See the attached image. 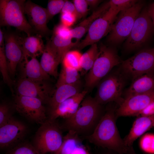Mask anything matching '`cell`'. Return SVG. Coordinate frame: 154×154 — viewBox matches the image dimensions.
I'll return each instance as SVG.
<instances>
[{"instance_id":"obj_1","label":"cell","mask_w":154,"mask_h":154,"mask_svg":"<svg viewBox=\"0 0 154 154\" xmlns=\"http://www.w3.org/2000/svg\"><path fill=\"white\" fill-rule=\"evenodd\" d=\"M116 109L114 107H108L93 132L86 137L97 145L123 154L128 151L116 125Z\"/></svg>"},{"instance_id":"obj_2","label":"cell","mask_w":154,"mask_h":154,"mask_svg":"<svg viewBox=\"0 0 154 154\" xmlns=\"http://www.w3.org/2000/svg\"><path fill=\"white\" fill-rule=\"evenodd\" d=\"M75 113L65 119L62 129L74 131L86 137L93 132L103 114L101 105L94 98L85 97Z\"/></svg>"},{"instance_id":"obj_3","label":"cell","mask_w":154,"mask_h":154,"mask_svg":"<svg viewBox=\"0 0 154 154\" xmlns=\"http://www.w3.org/2000/svg\"><path fill=\"white\" fill-rule=\"evenodd\" d=\"M122 61L114 46L101 44L93 65L86 76V88L90 90L94 88L114 67L121 64Z\"/></svg>"},{"instance_id":"obj_4","label":"cell","mask_w":154,"mask_h":154,"mask_svg":"<svg viewBox=\"0 0 154 154\" xmlns=\"http://www.w3.org/2000/svg\"><path fill=\"white\" fill-rule=\"evenodd\" d=\"M25 0H0V26L12 27L25 32L27 36L36 34L27 19L24 7Z\"/></svg>"},{"instance_id":"obj_5","label":"cell","mask_w":154,"mask_h":154,"mask_svg":"<svg viewBox=\"0 0 154 154\" xmlns=\"http://www.w3.org/2000/svg\"><path fill=\"white\" fill-rule=\"evenodd\" d=\"M144 4L143 1H139L131 7L119 13L107 37V42L111 46L118 45L127 38Z\"/></svg>"},{"instance_id":"obj_6","label":"cell","mask_w":154,"mask_h":154,"mask_svg":"<svg viewBox=\"0 0 154 154\" xmlns=\"http://www.w3.org/2000/svg\"><path fill=\"white\" fill-rule=\"evenodd\" d=\"M62 129L56 120L48 118L36 132L32 144L40 154L56 151L63 142Z\"/></svg>"},{"instance_id":"obj_7","label":"cell","mask_w":154,"mask_h":154,"mask_svg":"<svg viewBox=\"0 0 154 154\" xmlns=\"http://www.w3.org/2000/svg\"><path fill=\"white\" fill-rule=\"evenodd\" d=\"M125 84V79L121 72L118 70L110 72L98 84L94 98L101 105L113 102L120 104L124 99L121 96Z\"/></svg>"},{"instance_id":"obj_8","label":"cell","mask_w":154,"mask_h":154,"mask_svg":"<svg viewBox=\"0 0 154 154\" xmlns=\"http://www.w3.org/2000/svg\"><path fill=\"white\" fill-rule=\"evenodd\" d=\"M153 31V23L147 8L143 9L135 22L130 35L124 43V50L131 52L141 48L150 38Z\"/></svg>"},{"instance_id":"obj_9","label":"cell","mask_w":154,"mask_h":154,"mask_svg":"<svg viewBox=\"0 0 154 154\" xmlns=\"http://www.w3.org/2000/svg\"><path fill=\"white\" fill-rule=\"evenodd\" d=\"M121 70L133 80L142 75L154 74V47L141 50L122 61Z\"/></svg>"},{"instance_id":"obj_10","label":"cell","mask_w":154,"mask_h":154,"mask_svg":"<svg viewBox=\"0 0 154 154\" xmlns=\"http://www.w3.org/2000/svg\"><path fill=\"white\" fill-rule=\"evenodd\" d=\"M120 12L115 7L110 5L109 9L91 24L85 37L79 42L76 48L82 50L88 46L96 43L110 32Z\"/></svg>"},{"instance_id":"obj_11","label":"cell","mask_w":154,"mask_h":154,"mask_svg":"<svg viewBox=\"0 0 154 154\" xmlns=\"http://www.w3.org/2000/svg\"><path fill=\"white\" fill-rule=\"evenodd\" d=\"M43 104L38 98L16 95L14 106L20 115L27 120L41 125L48 119L47 110Z\"/></svg>"},{"instance_id":"obj_12","label":"cell","mask_w":154,"mask_h":154,"mask_svg":"<svg viewBox=\"0 0 154 154\" xmlns=\"http://www.w3.org/2000/svg\"><path fill=\"white\" fill-rule=\"evenodd\" d=\"M48 81H35L20 78L16 87V95L38 98L47 104L54 91Z\"/></svg>"},{"instance_id":"obj_13","label":"cell","mask_w":154,"mask_h":154,"mask_svg":"<svg viewBox=\"0 0 154 154\" xmlns=\"http://www.w3.org/2000/svg\"><path fill=\"white\" fill-rule=\"evenodd\" d=\"M28 128L23 122L12 117L0 126V148L10 149L22 142Z\"/></svg>"},{"instance_id":"obj_14","label":"cell","mask_w":154,"mask_h":154,"mask_svg":"<svg viewBox=\"0 0 154 154\" xmlns=\"http://www.w3.org/2000/svg\"><path fill=\"white\" fill-rule=\"evenodd\" d=\"M5 50L10 75L14 77L23 55L21 35L18 33L7 30L3 31Z\"/></svg>"},{"instance_id":"obj_15","label":"cell","mask_w":154,"mask_h":154,"mask_svg":"<svg viewBox=\"0 0 154 154\" xmlns=\"http://www.w3.org/2000/svg\"><path fill=\"white\" fill-rule=\"evenodd\" d=\"M24 9L28 22L37 35L46 37L52 35L53 30L47 26L48 21L46 8L28 0L25 3Z\"/></svg>"},{"instance_id":"obj_16","label":"cell","mask_w":154,"mask_h":154,"mask_svg":"<svg viewBox=\"0 0 154 154\" xmlns=\"http://www.w3.org/2000/svg\"><path fill=\"white\" fill-rule=\"evenodd\" d=\"M154 101V90L125 98L116 109L117 117L137 116L141 110Z\"/></svg>"},{"instance_id":"obj_17","label":"cell","mask_w":154,"mask_h":154,"mask_svg":"<svg viewBox=\"0 0 154 154\" xmlns=\"http://www.w3.org/2000/svg\"><path fill=\"white\" fill-rule=\"evenodd\" d=\"M87 92V90L82 91L48 110V118L56 120L59 117L65 119L70 117L76 112Z\"/></svg>"},{"instance_id":"obj_18","label":"cell","mask_w":154,"mask_h":154,"mask_svg":"<svg viewBox=\"0 0 154 154\" xmlns=\"http://www.w3.org/2000/svg\"><path fill=\"white\" fill-rule=\"evenodd\" d=\"M35 56L23 55L18 65L21 72L20 78H25L35 81H48L50 76L42 69L40 63Z\"/></svg>"},{"instance_id":"obj_19","label":"cell","mask_w":154,"mask_h":154,"mask_svg":"<svg viewBox=\"0 0 154 154\" xmlns=\"http://www.w3.org/2000/svg\"><path fill=\"white\" fill-rule=\"evenodd\" d=\"M154 115L149 116H139L135 120L128 134L123 139L128 152L132 149L134 142L153 127Z\"/></svg>"},{"instance_id":"obj_20","label":"cell","mask_w":154,"mask_h":154,"mask_svg":"<svg viewBox=\"0 0 154 154\" xmlns=\"http://www.w3.org/2000/svg\"><path fill=\"white\" fill-rule=\"evenodd\" d=\"M109 1L102 4L97 8L88 17L84 19L74 28L71 29V37L79 41L83 35L87 32L92 23L97 19L106 12L110 8Z\"/></svg>"},{"instance_id":"obj_21","label":"cell","mask_w":154,"mask_h":154,"mask_svg":"<svg viewBox=\"0 0 154 154\" xmlns=\"http://www.w3.org/2000/svg\"><path fill=\"white\" fill-rule=\"evenodd\" d=\"M154 90V74H147L134 80L126 90L125 97L146 93Z\"/></svg>"},{"instance_id":"obj_22","label":"cell","mask_w":154,"mask_h":154,"mask_svg":"<svg viewBox=\"0 0 154 154\" xmlns=\"http://www.w3.org/2000/svg\"><path fill=\"white\" fill-rule=\"evenodd\" d=\"M80 82L72 84H63L56 87L47 104L48 110L54 108L66 99L82 92Z\"/></svg>"},{"instance_id":"obj_23","label":"cell","mask_w":154,"mask_h":154,"mask_svg":"<svg viewBox=\"0 0 154 154\" xmlns=\"http://www.w3.org/2000/svg\"><path fill=\"white\" fill-rule=\"evenodd\" d=\"M44 71L50 76L58 77V67L61 63L56 53L47 41L40 62Z\"/></svg>"},{"instance_id":"obj_24","label":"cell","mask_w":154,"mask_h":154,"mask_svg":"<svg viewBox=\"0 0 154 154\" xmlns=\"http://www.w3.org/2000/svg\"><path fill=\"white\" fill-rule=\"evenodd\" d=\"M42 37L37 35L25 37L21 36L23 55L36 57L42 55L45 46Z\"/></svg>"},{"instance_id":"obj_25","label":"cell","mask_w":154,"mask_h":154,"mask_svg":"<svg viewBox=\"0 0 154 154\" xmlns=\"http://www.w3.org/2000/svg\"><path fill=\"white\" fill-rule=\"evenodd\" d=\"M72 38L66 39L52 34L51 38L47 41L57 55L61 63L65 54L70 49L76 47L79 42L72 41Z\"/></svg>"},{"instance_id":"obj_26","label":"cell","mask_w":154,"mask_h":154,"mask_svg":"<svg viewBox=\"0 0 154 154\" xmlns=\"http://www.w3.org/2000/svg\"><path fill=\"white\" fill-rule=\"evenodd\" d=\"M79 135L72 131H68L63 137L62 143L59 148L53 154H70L80 144Z\"/></svg>"},{"instance_id":"obj_27","label":"cell","mask_w":154,"mask_h":154,"mask_svg":"<svg viewBox=\"0 0 154 154\" xmlns=\"http://www.w3.org/2000/svg\"><path fill=\"white\" fill-rule=\"evenodd\" d=\"M99 48L96 43L91 45L89 49L82 54L80 61L81 70L82 73L88 72L91 69L98 56Z\"/></svg>"},{"instance_id":"obj_28","label":"cell","mask_w":154,"mask_h":154,"mask_svg":"<svg viewBox=\"0 0 154 154\" xmlns=\"http://www.w3.org/2000/svg\"><path fill=\"white\" fill-rule=\"evenodd\" d=\"M79 71L75 69L62 67L58 76L56 87L63 84H72L80 82Z\"/></svg>"},{"instance_id":"obj_29","label":"cell","mask_w":154,"mask_h":154,"mask_svg":"<svg viewBox=\"0 0 154 154\" xmlns=\"http://www.w3.org/2000/svg\"><path fill=\"white\" fill-rule=\"evenodd\" d=\"M82 54L77 50H70L64 56L61 62L62 67L81 70L80 61Z\"/></svg>"},{"instance_id":"obj_30","label":"cell","mask_w":154,"mask_h":154,"mask_svg":"<svg viewBox=\"0 0 154 154\" xmlns=\"http://www.w3.org/2000/svg\"><path fill=\"white\" fill-rule=\"evenodd\" d=\"M0 70L4 82L9 87L12 92L13 90L12 86L13 82L10 75L6 57L5 45L0 46Z\"/></svg>"},{"instance_id":"obj_31","label":"cell","mask_w":154,"mask_h":154,"mask_svg":"<svg viewBox=\"0 0 154 154\" xmlns=\"http://www.w3.org/2000/svg\"><path fill=\"white\" fill-rule=\"evenodd\" d=\"M5 154H40L32 144L21 142L8 150Z\"/></svg>"},{"instance_id":"obj_32","label":"cell","mask_w":154,"mask_h":154,"mask_svg":"<svg viewBox=\"0 0 154 154\" xmlns=\"http://www.w3.org/2000/svg\"><path fill=\"white\" fill-rule=\"evenodd\" d=\"M66 0H48L46 8L48 21L57 14L61 13Z\"/></svg>"},{"instance_id":"obj_33","label":"cell","mask_w":154,"mask_h":154,"mask_svg":"<svg viewBox=\"0 0 154 154\" xmlns=\"http://www.w3.org/2000/svg\"><path fill=\"white\" fill-rule=\"evenodd\" d=\"M13 111L11 106L6 102L0 105V126L13 117Z\"/></svg>"},{"instance_id":"obj_34","label":"cell","mask_w":154,"mask_h":154,"mask_svg":"<svg viewBox=\"0 0 154 154\" xmlns=\"http://www.w3.org/2000/svg\"><path fill=\"white\" fill-rule=\"evenodd\" d=\"M72 2L78 13V19L84 17L89 10L86 0H73Z\"/></svg>"},{"instance_id":"obj_35","label":"cell","mask_w":154,"mask_h":154,"mask_svg":"<svg viewBox=\"0 0 154 154\" xmlns=\"http://www.w3.org/2000/svg\"><path fill=\"white\" fill-rule=\"evenodd\" d=\"M139 1L136 0H111L109 2L111 5L114 6L121 11L131 7Z\"/></svg>"},{"instance_id":"obj_36","label":"cell","mask_w":154,"mask_h":154,"mask_svg":"<svg viewBox=\"0 0 154 154\" xmlns=\"http://www.w3.org/2000/svg\"><path fill=\"white\" fill-rule=\"evenodd\" d=\"M71 30L70 27L60 23L54 27L52 34L66 39L72 38Z\"/></svg>"},{"instance_id":"obj_37","label":"cell","mask_w":154,"mask_h":154,"mask_svg":"<svg viewBox=\"0 0 154 154\" xmlns=\"http://www.w3.org/2000/svg\"><path fill=\"white\" fill-rule=\"evenodd\" d=\"M143 147L149 151L154 152V134L148 133L142 139Z\"/></svg>"},{"instance_id":"obj_38","label":"cell","mask_w":154,"mask_h":154,"mask_svg":"<svg viewBox=\"0 0 154 154\" xmlns=\"http://www.w3.org/2000/svg\"><path fill=\"white\" fill-rule=\"evenodd\" d=\"M78 19L75 15L69 13H61V23L69 27L72 26Z\"/></svg>"},{"instance_id":"obj_39","label":"cell","mask_w":154,"mask_h":154,"mask_svg":"<svg viewBox=\"0 0 154 154\" xmlns=\"http://www.w3.org/2000/svg\"><path fill=\"white\" fill-rule=\"evenodd\" d=\"M61 13H69L73 14L76 16L78 19V15L73 3L69 1L66 0Z\"/></svg>"},{"instance_id":"obj_40","label":"cell","mask_w":154,"mask_h":154,"mask_svg":"<svg viewBox=\"0 0 154 154\" xmlns=\"http://www.w3.org/2000/svg\"><path fill=\"white\" fill-rule=\"evenodd\" d=\"M154 115V101L141 110L137 116H149Z\"/></svg>"},{"instance_id":"obj_41","label":"cell","mask_w":154,"mask_h":154,"mask_svg":"<svg viewBox=\"0 0 154 154\" xmlns=\"http://www.w3.org/2000/svg\"><path fill=\"white\" fill-rule=\"evenodd\" d=\"M70 154H90L88 151L81 144L79 145Z\"/></svg>"},{"instance_id":"obj_42","label":"cell","mask_w":154,"mask_h":154,"mask_svg":"<svg viewBox=\"0 0 154 154\" xmlns=\"http://www.w3.org/2000/svg\"><path fill=\"white\" fill-rule=\"evenodd\" d=\"M147 10L149 15L152 20L154 31V2L149 6L147 8Z\"/></svg>"},{"instance_id":"obj_43","label":"cell","mask_w":154,"mask_h":154,"mask_svg":"<svg viewBox=\"0 0 154 154\" xmlns=\"http://www.w3.org/2000/svg\"><path fill=\"white\" fill-rule=\"evenodd\" d=\"M88 6L91 8H95L102 1L99 0H86Z\"/></svg>"},{"instance_id":"obj_44","label":"cell","mask_w":154,"mask_h":154,"mask_svg":"<svg viewBox=\"0 0 154 154\" xmlns=\"http://www.w3.org/2000/svg\"><path fill=\"white\" fill-rule=\"evenodd\" d=\"M127 154H137L133 151H131L130 152H129Z\"/></svg>"},{"instance_id":"obj_45","label":"cell","mask_w":154,"mask_h":154,"mask_svg":"<svg viewBox=\"0 0 154 154\" xmlns=\"http://www.w3.org/2000/svg\"><path fill=\"white\" fill-rule=\"evenodd\" d=\"M153 127H154V121L153 125Z\"/></svg>"},{"instance_id":"obj_46","label":"cell","mask_w":154,"mask_h":154,"mask_svg":"<svg viewBox=\"0 0 154 154\" xmlns=\"http://www.w3.org/2000/svg\"></svg>"}]
</instances>
